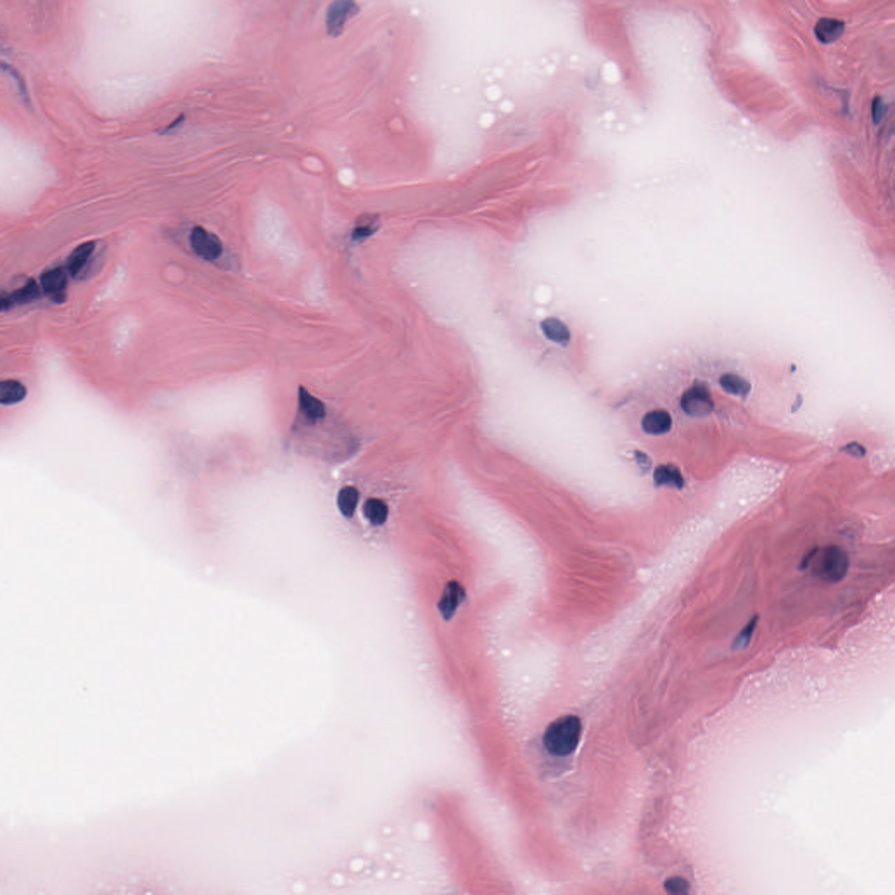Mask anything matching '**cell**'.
Here are the masks:
<instances>
[{
	"instance_id": "3",
	"label": "cell",
	"mask_w": 895,
	"mask_h": 895,
	"mask_svg": "<svg viewBox=\"0 0 895 895\" xmlns=\"http://www.w3.org/2000/svg\"><path fill=\"white\" fill-rule=\"evenodd\" d=\"M255 235L262 247L274 250L283 242L285 219L283 214L272 206L262 208L255 217Z\"/></svg>"
},
{
	"instance_id": "22",
	"label": "cell",
	"mask_w": 895,
	"mask_h": 895,
	"mask_svg": "<svg viewBox=\"0 0 895 895\" xmlns=\"http://www.w3.org/2000/svg\"><path fill=\"white\" fill-rule=\"evenodd\" d=\"M1 68L3 71L6 72V73L11 75L13 80H14L15 83H17V88L19 94H21L23 101H24L26 106L31 107L30 97H29L28 88H26L24 79L22 78L21 74L19 73L17 70H15L14 68L12 67L11 65H9L4 61L1 62Z\"/></svg>"
},
{
	"instance_id": "1",
	"label": "cell",
	"mask_w": 895,
	"mask_h": 895,
	"mask_svg": "<svg viewBox=\"0 0 895 895\" xmlns=\"http://www.w3.org/2000/svg\"><path fill=\"white\" fill-rule=\"evenodd\" d=\"M582 725L580 718L572 714L563 716L551 722L543 736V744L551 755L567 756L578 746Z\"/></svg>"
},
{
	"instance_id": "6",
	"label": "cell",
	"mask_w": 895,
	"mask_h": 895,
	"mask_svg": "<svg viewBox=\"0 0 895 895\" xmlns=\"http://www.w3.org/2000/svg\"><path fill=\"white\" fill-rule=\"evenodd\" d=\"M190 244L195 253L203 260L215 261L222 253V244L217 236L199 226L193 228L190 235Z\"/></svg>"
},
{
	"instance_id": "12",
	"label": "cell",
	"mask_w": 895,
	"mask_h": 895,
	"mask_svg": "<svg viewBox=\"0 0 895 895\" xmlns=\"http://www.w3.org/2000/svg\"><path fill=\"white\" fill-rule=\"evenodd\" d=\"M28 395V389L18 380H5L0 383V403L12 406L24 401Z\"/></svg>"
},
{
	"instance_id": "25",
	"label": "cell",
	"mask_w": 895,
	"mask_h": 895,
	"mask_svg": "<svg viewBox=\"0 0 895 895\" xmlns=\"http://www.w3.org/2000/svg\"><path fill=\"white\" fill-rule=\"evenodd\" d=\"M885 109H886V106H885L883 100L880 97L875 98L873 104V117L875 122H880L885 114Z\"/></svg>"
},
{
	"instance_id": "8",
	"label": "cell",
	"mask_w": 895,
	"mask_h": 895,
	"mask_svg": "<svg viewBox=\"0 0 895 895\" xmlns=\"http://www.w3.org/2000/svg\"><path fill=\"white\" fill-rule=\"evenodd\" d=\"M681 406L688 415L703 416L713 411L714 403L706 386L696 385L684 393Z\"/></svg>"
},
{
	"instance_id": "24",
	"label": "cell",
	"mask_w": 895,
	"mask_h": 895,
	"mask_svg": "<svg viewBox=\"0 0 895 895\" xmlns=\"http://www.w3.org/2000/svg\"><path fill=\"white\" fill-rule=\"evenodd\" d=\"M841 451L847 452V454L855 458H863L865 454H867V450H865L864 446H862L857 442H850V444L845 445L844 447L841 449Z\"/></svg>"
},
{
	"instance_id": "23",
	"label": "cell",
	"mask_w": 895,
	"mask_h": 895,
	"mask_svg": "<svg viewBox=\"0 0 895 895\" xmlns=\"http://www.w3.org/2000/svg\"><path fill=\"white\" fill-rule=\"evenodd\" d=\"M668 893L673 894H686L689 891V884L681 877L669 878L665 884Z\"/></svg>"
},
{
	"instance_id": "19",
	"label": "cell",
	"mask_w": 895,
	"mask_h": 895,
	"mask_svg": "<svg viewBox=\"0 0 895 895\" xmlns=\"http://www.w3.org/2000/svg\"><path fill=\"white\" fill-rule=\"evenodd\" d=\"M758 616H753L749 622L744 626V628L739 632L737 637L734 639L732 649L734 651H740L749 647L750 641L758 624Z\"/></svg>"
},
{
	"instance_id": "11",
	"label": "cell",
	"mask_w": 895,
	"mask_h": 895,
	"mask_svg": "<svg viewBox=\"0 0 895 895\" xmlns=\"http://www.w3.org/2000/svg\"><path fill=\"white\" fill-rule=\"evenodd\" d=\"M464 589L463 587L457 582H451L446 586L444 594L442 596L439 607L442 616L445 618H450L454 614L455 609L458 607L464 598Z\"/></svg>"
},
{
	"instance_id": "18",
	"label": "cell",
	"mask_w": 895,
	"mask_h": 895,
	"mask_svg": "<svg viewBox=\"0 0 895 895\" xmlns=\"http://www.w3.org/2000/svg\"><path fill=\"white\" fill-rule=\"evenodd\" d=\"M364 515L375 526L385 523L389 516V507L379 498H369L363 506Z\"/></svg>"
},
{
	"instance_id": "9",
	"label": "cell",
	"mask_w": 895,
	"mask_h": 895,
	"mask_svg": "<svg viewBox=\"0 0 895 895\" xmlns=\"http://www.w3.org/2000/svg\"><path fill=\"white\" fill-rule=\"evenodd\" d=\"M39 286L34 279H29L22 286L12 293L3 294L0 299V310L8 311L16 306L32 303L41 296Z\"/></svg>"
},
{
	"instance_id": "4",
	"label": "cell",
	"mask_w": 895,
	"mask_h": 895,
	"mask_svg": "<svg viewBox=\"0 0 895 895\" xmlns=\"http://www.w3.org/2000/svg\"><path fill=\"white\" fill-rule=\"evenodd\" d=\"M360 11V6L353 0H335L326 10V26L327 34L333 38L342 34L349 19Z\"/></svg>"
},
{
	"instance_id": "15",
	"label": "cell",
	"mask_w": 895,
	"mask_h": 895,
	"mask_svg": "<svg viewBox=\"0 0 895 895\" xmlns=\"http://www.w3.org/2000/svg\"><path fill=\"white\" fill-rule=\"evenodd\" d=\"M720 385L724 391L730 395L742 396V397L749 395L751 390V384L749 380L733 373H724L720 378Z\"/></svg>"
},
{
	"instance_id": "16",
	"label": "cell",
	"mask_w": 895,
	"mask_h": 895,
	"mask_svg": "<svg viewBox=\"0 0 895 895\" xmlns=\"http://www.w3.org/2000/svg\"><path fill=\"white\" fill-rule=\"evenodd\" d=\"M542 329L547 339L559 344L568 343L570 332L565 324L555 317H549L542 323Z\"/></svg>"
},
{
	"instance_id": "20",
	"label": "cell",
	"mask_w": 895,
	"mask_h": 895,
	"mask_svg": "<svg viewBox=\"0 0 895 895\" xmlns=\"http://www.w3.org/2000/svg\"><path fill=\"white\" fill-rule=\"evenodd\" d=\"M378 228V221L373 216H364L363 219H360L358 224L353 232V239L354 241H362L364 239L369 237L373 233H375Z\"/></svg>"
},
{
	"instance_id": "10",
	"label": "cell",
	"mask_w": 895,
	"mask_h": 895,
	"mask_svg": "<svg viewBox=\"0 0 895 895\" xmlns=\"http://www.w3.org/2000/svg\"><path fill=\"white\" fill-rule=\"evenodd\" d=\"M845 26V22L840 19L821 18L816 23L814 32L819 41L829 44L837 41L843 35Z\"/></svg>"
},
{
	"instance_id": "13",
	"label": "cell",
	"mask_w": 895,
	"mask_h": 895,
	"mask_svg": "<svg viewBox=\"0 0 895 895\" xmlns=\"http://www.w3.org/2000/svg\"><path fill=\"white\" fill-rule=\"evenodd\" d=\"M299 408L302 414L311 424L324 418L326 415L322 402L310 395L306 389L299 390Z\"/></svg>"
},
{
	"instance_id": "26",
	"label": "cell",
	"mask_w": 895,
	"mask_h": 895,
	"mask_svg": "<svg viewBox=\"0 0 895 895\" xmlns=\"http://www.w3.org/2000/svg\"><path fill=\"white\" fill-rule=\"evenodd\" d=\"M818 550V547H815V549H812V550H809V552L806 553V555L804 557H803L801 562H800V566H799L800 569L805 570L806 569L809 568V566H811L812 560L813 559H814V557L816 556V553H817Z\"/></svg>"
},
{
	"instance_id": "7",
	"label": "cell",
	"mask_w": 895,
	"mask_h": 895,
	"mask_svg": "<svg viewBox=\"0 0 895 895\" xmlns=\"http://www.w3.org/2000/svg\"><path fill=\"white\" fill-rule=\"evenodd\" d=\"M68 275L62 267L45 271L41 275V287L43 293L55 303L62 304L67 299Z\"/></svg>"
},
{
	"instance_id": "17",
	"label": "cell",
	"mask_w": 895,
	"mask_h": 895,
	"mask_svg": "<svg viewBox=\"0 0 895 895\" xmlns=\"http://www.w3.org/2000/svg\"><path fill=\"white\" fill-rule=\"evenodd\" d=\"M360 493L357 488L346 486L337 494V506L340 513L346 518H352L358 506Z\"/></svg>"
},
{
	"instance_id": "21",
	"label": "cell",
	"mask_w": 895,
	"mask_h": 895,
	"mask_svg": "<svg viewBox=\"0 0 895 895\" xmlns=\"http://www.w3.org/2000/svg\"><path fill=\"white\" fill-rule=\"evenodd\" d=\"M306 296L315 304L322 303L324 300V291L322 280L319 275H313L307 282L306 287Z\"/></svg>"
},
{
	"instance_id": "2",
	"label": "cell",
	"mask_w": 895,
	"mask_h": 895,
	"mask_svg": "<svg viewBox=\"0 0 895 895\" xmlns=\"http://www.w3.org/2000/svg\"><path fill=\"white\" fill-rule=\"evenodd\" d=\"M813 576L827 584L843 581L850 568V560L845 550L829 545L818 550L811 564Z\"/></svg>"
},
{
	"instance_id": "5",
	"label": "cell",
	"mask_w": 895,
	"mask_h": 895,
	"mask_svg": "<svg viewBox=\"0 0 895 895\" xmlns=\"http://www.w3.org/2000/svg\"><path fill=\"white\" fill-rule=\"evenodd\" d=\"M97 244L93 241L83 242L71 252L67 262L68 273L75 279H84L90 273L96 262Z\"/></svg>"
},
{
	"instance_id": "14",
	"label": "cell",
	"mask_w": 895,
	"mask_h": 895,
	"mask_svg": "<svg viewBox=\"0 0 895 895\" xmlns=\"http://www.w3.org/2000/svg\"><path fill=\"white\" fill-rule=\"evenodd\" d=\"M671 417L664 411L649 412L642 421L644 431L651 435H660L667 433L671 427Z\"/></svg>"
},
{
	"instance_id": "27",
	"label": "cell",
	"mask_w": 895,
	"mask_h": 895,
	"mask_svg": "<svg viewBox=\"0 0 895 895\" xmlns=\"http://www.w3.org/2000/svg\"><path fill=\"white\" fill-rule=\"evenodd\" d=\"M184 121H185V115L184 114L179 115V116L177 117L176 119L173 121V123H170L169 124V126H167L165 128H163V129L160 130L159 131V133L161 134V135H166V134H168L169 132H170V131L177 129V128H178L180 126V124H182Z\"/></svg>"
}]
</instances>
